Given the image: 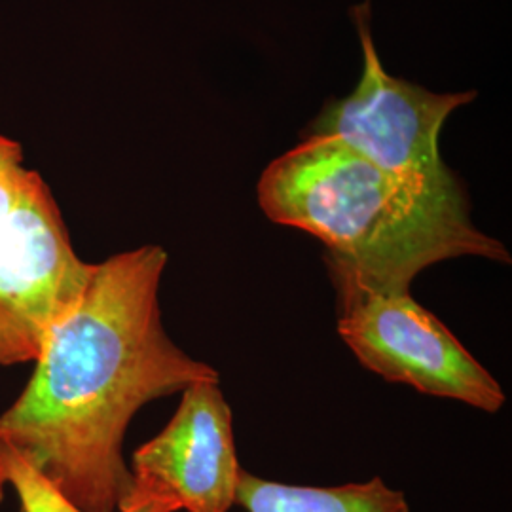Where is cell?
<instances>
[{
	"label": "cell",
	"instance_id": "cell-1",
	"mask_svg": "<svg viewBox=\"0 0 512 512\" xmlns=\"http://www.w3.org/2000/svg\"><path fill=\"white\" fill-rule=\"evenodd\" d=\"M160 245L95 264L78 304L52 332L16 403L0 414V442L78 509L120 512L131 490L124 439L150 401L219 382L213 366L175 346L162 325Z\"/></svg>",
	"mask_w": 512,
	"mask_h": 512
},
{
	"label": "cell",
	"instance_id": "cell-2",
	"mask_svg": "<svg viewBox=\"0 0 512 512\" xmlns=\"http://www.w3.org/2000/svg\"><path fill=\"white\" fill-rule=\"evenodd\" d=\"M258 203L277 224L327 245L330 275L380 293H410L425 268L459 256L509 264L469 217L461 183L397 175L330 137H306L268 165Z\"/></svg>",
	"mask_w": 512,
	"mask_h": 512
},
{
	"label": "cell",
	"instance_id": "cell-3",
	"mask_svg": "<svg viewBox=\"0 0 512 512\" xmlns=\"http://www.w3.org/2000/svg\"><path fill=\"white\" fill-rule=\"evenodd\" d=\"M95 264L74 253L54 196L0 135V365L35 363L86 291Z\"/></svg>",
	"mask_w": 512,
	"mask_h": 512
},
{
	"label": "cell",
	"instance_id": "cell-4",
	"mask_svg": "<svg viewBox=\"0 0 512 512\" xmlns=\"http://www.w3.org/2000/svg\"><path fill=\"white\" fill-rule=\"evenodd\" d=\"M330 277L338 296V332L365 368L490 414L507 403L494 376L410 293H380Z\"/></svg>",
	"mask_w": 512,
	"mask_h": 512
},
{
	"label": "cell",
	"instance_id": "cell-5",
	"mask_svg": "<svg viewBox=\"0 0 512 512\" xmlns=\"http://www.w3.org/2000/svg\"><path fill=\"white\" fill-rule=\"evenodd\" d=\"M363 48V74L348 97L332 101L311 124L308 137H330L397 175L437 186L458 184L442 162L440 129L476 92H429L387 73L370 33V2L353 8Z\"/></svg>",
	"mask_w": 512,
	"mask_h": 512
},
{
	"label": "cell",
	"instance_id": "cell-6",
	"mask_svg": "<svg viewBox=\"0 0 512 512\" xmlns=\"http://www.w3.org/2000/svg\"><path fill=\"white\" fill-rule=\"evenodd\" d=\"M129 471L131 490L120 511H230L241 467L219 382L188 385L164 431L135 450Z\"/></svg>",
	"mask_w": 512,
	"mask_h": 512
},
{
	"label": "cell",
	"instance_id": "cell-7",
	"mask_svg": "<svg viewBox=\"0 0 512 512\" xmlns=\"http://www.w3.org/2000/svg\"><path fill=\"white\" fill-rule=\"evenodd\" d=\"M236 503L247 512H410L403 492L380 476L332 488L272 482L241 471Z\"/></svg>",
	"mask_w": 512,
	"mask_h": 512
},
{
	"label": "cell",
	"instance_id": "cell-8",
	"mask_svg": "<svg viewBox=\"0 0 512 512\" xmlns=\"http://www.w3.org/2000/svg\"><path fill=\"white\" fill-rule=\"evenodd\" d=\"M6 488H12L18 495L21 512H86L71 503L12 448L0 442V501ZM120 512L160 511L154 507H133Z\"/></svg>",
	"mask_w": 512,
	"mask_h": 512
}]
</instances>
